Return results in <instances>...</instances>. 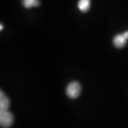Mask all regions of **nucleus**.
I'll return each instance as SVG.
<instances>
[{
  "instance_id": "obj_1",
  "label": "nucleus",
  "mask_w": 128,
  "mask_h": 128,
  "mask_svg": "<svg viewBox=\"0 0 128 128\" xmlns=\"http://www.w3.org/2000/svg\"><path fill=\"white\" fill-rule=\"evenodd\" d=\"M81 92V86L76 81L70 82L66 88V95L70 98L74 99L79 97Z\"/></svg>"
},
{
  "instance_id": "obj_2",
  "label": "nucleus",
  "mask_w": 128,
  "mask_h": 128,
  "mask_svg": "<svg viewBox=\"0 0 128 128\" xmlns=\"http://www.w3.org/2000/svg\"><path fill=\"white\" fill-rule=\"evenodd\" d=\"M14 122V116L8 110L0 112V124L2 128H9Z\"/></svg>"
},
{
  "instance_id": "obj_3",
  "label": "nucleus",
  "mask_w": 128,
  "mask_h": 128,
  "mask_svg": "<svg viewBox=\"0 0 128 128\" xmlns=\"http://www.w3.org/2000/svg\"><path fill=\"white\" fill-rule=\"evenodd\" d=\"M128 40V31H126L122 34L116 35L113 40V42L115 47L118 48H122L126 45Z\"/></svg>"
},
{
  "instance_id": "obj_4",
  "label": "nucleus",
  "mask_w": 128,
  "mask_h": 128,
  "mask_svg": "<svg viewBox=\"0 0 128 128\" xmlns=\"http://www.w3.org/2000/svg\"><path fill=\"white\" fill-rule=\"evenodd\" d=\"M10 106V100L2 91L0 92V112L8 110Z\"/></svg>"
},
{
  "instance_id": "obj_5",
  "label": "nucleus",
  "mask_w": 128,
  "mask_h": 128,
  "mask_svg": "<svg viewBox=\"0 0 128 128\" xmlns=\"http://www.w3.org/2000/svg\"><path fill=\"white\" fill-rule=\"evenodd\" d=\"M90 0H79L78 2V7L81 12H86L90 9Z\"/></svg>"
},
{
  "instance_id": "obj_6",
  "label": "nucleus",
  "mask_w": 128,
  "mask_h": 128,
  "mask_svg": "<svg viewBox=\"0 0 128 128\" xmlns=\"http://www.w3.org/2000/svg\"><path fill=\"white\" fill-rule=\"evenodd\" d=\"M22 4L25 8H30L39 6L40 1L39 0H22Z\"/></svg>"
}]
</instances>
